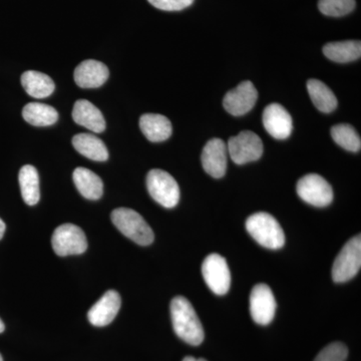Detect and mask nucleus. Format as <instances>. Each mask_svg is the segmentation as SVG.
<instances>
[{"label":"nucleus","mask_w":361,"mask_h":361,"mask_svg":"<svg viewBox=\"0 0 361 361\" xmlns=\"http://www.w3.org/2000/svg\"><path fill=\"white\" fill-rule=\"evenodd\" d=\"M183 361H207L205 360H203V358H195L193 356H187V357H185Z\"/></svg>","instance_id":"c756f323"},{"label":"nucleus","mask_w":361,"mask_h":361,"mask_svg":"<svg viewBox=\"0 0 361 361\" xmlns=\"http://www.w3.org/2000/svg\"><path fill=\"white\" fill-rule=\"evenodd\" d=\"M21 196L28 206H35L40 198L39 176L37 169L32 165H25L20 169L18 175Z\"/></svg>","instance_id":"4be33fe9"},{"label":"nucleus","mask_w":361,"mask_h":361,"mask_svg":"<svg viewBox=\"0 0 361 361\" xmlns=\"http://www.w3.org/2000/svg\"><path fill=\"white\" fill-rule=\"evenodd\" d=\"M262 121L265 130L274 139L285 140L290 137L293 122L290 114L281 104L274 103L266 106Z\"/></svg>","instance_id":"f8f14e48"},{"label":"nucleus","mask_w":361,"mask_h":361,"mask_svg":"<svg viewBox=\"0 0 361 361\" xmlns=\"http://www.w3.org/2000/svg\"><path fill=\"white\" fill-rule=\"evenodd\" d=\"M323 54L336 63H350L360 59L361 42L360 40L330 42L323 47Z\"/></svg>","instance_id":"412c9836"},{"label":"nucleus","mask_w":361,"mask_h":361,"mask_svg":"<svg viewBox=\"0 0 361 361\" xmlns=\"http://www.w3.org/2000/svg\"><path fill=\"white\" fill-rule=\"evenodd\" d=\"M73 118L78 125L87 128L92 133H103L106 130V120L102 111L87 99L75 102Z\"/></svg>","instance_id":"dca6fc26"},{"label":"nucleus","mask_w":361,"mask_h":361,"mask_svg":"<svg viewBox=\"0 0 361 361\" xmlns=\"http://www.w3.org/2000/svg\"><path fill=\"white\" fill-rule=\"evenodd\" d=\"M23 89L35 99H44L51 96L56 89L54 80L45 73L37 71H27L21 75Z\"/></svg>","instance_id":"aec40b11"},{"label":"nucleus","mask_w":361,"mask_h":361,"mask_svg":"<svg viewBox=\"0 0 361 361\" xmlns=\"http://www.w3.org/2000/svg\"><path fill=\"white\" fill-rule=\"evenodd\" d=\"M246 229L252 238L265 248L277 250L284 246L283 229L270 214H253L246 221Z\"/></svg>","instance_id":"f03ea898"},{"label":"nucleus","mask_w":361,"mask_h":361,"mask_svg":"<svg viewBox=\"0 0 361 361\" xmlns=\"http://www.w3.org/2000/svg\"><path fill=\"white\" fill-rule=\"evenodd\" d=\"M227 151L237 165H244L259 160L263 155V142L260 137L251 130H244L230 137Z\"/></svg>","instance_id":"0eeeda50"},{"label":"nucleus","mask_w":361,"mask_h":361,"mask_svg":"<svg viewBox=\"0 0 361 361\" xmlns=\"http://www.w3.org/2000/svg\"><path fill=\"white\" fill-rule=\"evenodd\" d=\"M25 122L35 127H47L58 122L59 113L49 104L30 103L23 110Z\"/></svg>","instance_id":"b1692460"},{"label":"nucleus","mask_w":361,"mask_h":361,"mask_svg":"<svg viewBox=\"0 0 361 361\" xmlns=\"http://www.w3.org/2000/svg\"><path fill=\"white\" fill-rule=\"evenodd\" d=\"M307 90L311 101L322 113H331L337 108L336 94L322 80L311 78L307 82Z\"/></svg>","instance_id":"5701e85b"},{"label":"nucleus","mask_w":361,"mask_h":361,"mask_svg":"<svg viewBox=\"0 0 361 361\" xmlns=\"http://www.w3.org/2000/svg\"><path fill=\"white\" fill-rule=\"evenodd\" d=\"M73 148L90 160L104 161L109 159L106 145L92 134H78L73 137Z\"/></svg>","instance_id":"6ab92c4d"},{"label":"nucleus","mask_w":361,"mask_h":361,"mask_svg":"<svg viewBox=\"0 0 361 361\" xmlns=\"http://www.w3.org/2000/svg\"><path fill=\"white\" fill-rule=\"evenodd\" d=\"M140 128L149 142L166 141L173 132L172 123L167 116L159 114H145L140 118Z\"/></svg>","instance_id":"f3484780"},{"label":"nucleus","mask_w":361,"mask_h":361,"mask_svg":"<svg viewBox=\"0 0 361 361\" xmlns=\"http://www.w3.org/2000/svg\"><path fill=\"white\" fill-rule=\"evenodd\" d=\"M0 361H4V360H2V356H1V355H0Z\"/></svg>","instance_id":"2f4dec72"},{"label":"nucleus","mask_w":361,"mask_h":361,"mask_svg":"<svg viewBox=\"0 0 361 361\" xmlns=\"http://www.w3.org/2000/svg\"><path fill=\"white\" fill-rule=\"evenodd\" d=\"M331 137L338 146L346 151L353 153L360 151V137L353 126L348 123L334 126L331 128Z\"/></svg>","instance_id":"393cba45"},{"label":"nucleus","mask_w":361,"mask_h":361,"mask_svg":"<svg viewBox=\"0 0 361 361\" xmlns=\"http://www.w3.org/2000/svg\"><path fill=\"white\" fill-rule=\"evenodd\" d=\"M355 4V0H319L318 8L324 16L341 18L353 11Z\"/></svg>","instance_id":"a878e982"},{"label":"nucleus","mask_w":361,"mask_h":361,"mask_svg":"<svg viewBox=\"0 0 361 361\" xmlns=\"http://www.w3.org/2000/svg\"><path fill=\"white\" fill-rule=\"evenodd\" d=\"M108 66L101 61L89 59L82 61L73 73L75 84L82 89H96L102 87L108 80Z\"/></svg>","instance_id":"2eb2a0df"},{"label":"nucleus","mask_w":361,"mask_h":361,"mask_svg":"<svg viewBox=\"0 0 361 361\" xmlns=\"http://www.w3.org/2000/svg\"><path fill=\"white\" fill-rule=\"evenodd\" d=\"M73 179L78 191L87 200H99L103 196V180L89 169H75Z\"/></svg>","instance_id":"a211bd4d"},{"label":"nucleus","mask_w":361,"mask_h":361,"mask_svg":"<svg viewBox=\"0 0 361 361\" xmlns=\"http://www.w3.org/2000/svg\"><path fill=\"white\" fill-rule=\"evenodd\" d=\"M173 327L179 338L190 345H200L204 329L193 305L184 296H176L171 302Z\"/></svg>","instance_id":"f257e3e1"},{"label":"nucleus","mask_w":361,"mask_h":361,"mask_svg":"<svg viewBox=\"0 0 361 361\" xmlns=\"http://www.w3.org/2000/svg\"><path fill=\"white\" fill-rule=\"evenodd\" d=\"M156 8L165 11H179L192 6L194 0H148Z\"/></svg>","instance_id":"cd10ccee"},{"label":"nucleus","mask_w":361,"mask_h":361,"mask_svg":"<svg viewBox=\"0 0 361 361\" xmlns=\"http://www.w3.org/2000/svg\"><path fill=\"white\" fill-rule=\"evenodd\" d=\"M122 299L115 290H109L101 297L99 301L87 313L90 324L97 327H104L110 324L120 311Z\"/></svg>","instance_id":"4468645a"},{"label":"nucleus","mask_w":361,"mask_h":361,"mask_svg":"<svg viewBox=\"0 0 361 361\" xmlns=\"http://www.w3.org/2000/svg\"><path fill=\"white\" fill-rule=\"evenodd\" d=\"M111 222L126 237L141 246L151 245L155 239L153 230L139 213L130 208H118L111 212Z\"/></svg>","instance_id":"7ed1b4c3"},{"label":"nucleus","mask_w":361,"mask_h":361,"mask_svg":"<svg viewBox=\"0 0 361 361\" xmlns=\"http://www.w3.org/2000/svg\"><path fill=\"white\" fill-rule=\"evenodd\" d=\"M6 223L4 222L1 219H0V240L4 238V232H6Z\"/></svg>","instance_id":"c85d7f7f"},{"label":"nucleus","mask_w":361,"mask_h":361,"mask_svg":"<svg viewBox=\"0 0 361 361\" xmlns=\"http://www.w3.org/2000/svg\"><path fill=\"white\" fill-rule=\"evenodd\" d=\"M227 145L221 139H212L207 142L202 153V166L211 177L220 179L227 170Z\"/></svg>","instance_id":"ddd939ff"},{"label":"nucleus","mask_w":361,"mask_h":361,"mask_svg":"<svg viewBox=\"0 0 361 361\" xmlns=\"http://www.w3.org/2000/svg\"><path fill=\"white\" fill-rule=\"evenodd\" d=\"M277 303L274 294L268 285H255L250 294L252 319L257 324L267 325L272 322L276 312Z\"/></svg>","instance_id":"9d476101"},{"label":"nucleus","mask_w":361,"mask_h":361,"mask_svg":"<svg viewBox=\"0 0 361 361\" xmlns=\"http://www.w3.org/2000/svg\"><path fill=\"white\" fill-rule=\"evenodd\" d=\"M4 329H6V326H4V323L2 322L1 319H0V334H2V332L4 331Z\"/></svg>","instance_id":"7c9ffc66"},{"label":"nucleus","mask_w":361,"mask_h":361,"mask_svg":"<svg viewBox=\"0 0 361 361\" xmlns=\"http://www.w3.org/2000/svg\"><path fill=\"white\" fill-rule=\"evenodd\" d=\"M361 267V237H353L346 242L332 266V279L336 283H344L353 279Z\"/></svg>","instance_id":"39448f33"},{"label":"nucleus","mask_w":361,"mask_h":361,"mask_svg":"<svg viewBox=\"0 0 361 361\" xmlns=\"http://www.w3.org/2000/svg\"><path fill=\"white\" fill-rule=\"evenodd\" d=\"M257 99V90L251 82L245 80L226 94L223 106L230 115L241 116L254 108Z\"/></svg>","instance_id":"9b49d317"},{"label":"nucleus","mask_w":361,"mask_h":361,"mask_svg":"<svg viewBox=\"0 0 361 361\" xmlns=\"http://www.w3.org/2000/svg\"><path fill=\"white\" fill-rule=\"evenodd\" d=\"M348 355V349L341 342H334L318 353L314 361H345Z\"/></svg>","instance_id":"bb28decb"},{"label":"nucleus","mask_w":361,"mask_h":361,"mask_svg":"<svg viewBox=\"0 0 361 361\" xmlns=\"http://www.w3.org/2000/svg\"><path fill=\"white\" fill-rule=\"evenodd\" d=\"M147 188L152 198L165 208L178 205L180 188L173 176L160 169H154L147 176Z\"/></svg>","instance_id":"20e7f679"},{"label":"nucleus","mask_w":361,"mask_h":361,"mask_svg":"<svg viewBox=\"0 0 361 361\" xmlns=\"http://www.w3.org/2000/svg\"><path fill=\"white\" fill-rule=\"evenodd\" d=\"M297 194L306 203L314 207H326L334 200V190L324 178L317 174L304 176L297 183Z\"/></svg>","instance_id":"1a4fd4ad"},{"label":"nucleus","mask_w":361,"mask_h":361,"mask_svg":"<svg viewBox=\"0 0 361 361\" xmlns=\"http://www.w3.org/2000/svg\"><path fill=\"white\" fill-rule=\"evenodd\" d=\"M51 245L56 255L65 257L80 255L87 249V240L85 232L77 225L63 224L54 230Z\"/></svg>","instance_id":"423d86ee"},{"label":"nucleus","mask_w":361,"mask_h":361,"mask_svg":"<svg viewBox=\"0 0 361 361\" xmlns=\"http://www.w3.org/2000/svg\"><path fill=\"white\" fill-rule=\"evenodd\" d=\"M202 275L210 290L216 295H225L231 286V273L227 261L219 254L207 256L202 265Z\"/></svg>","instance_id":"6e6552de"}]
</instances>
